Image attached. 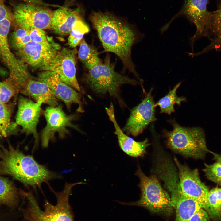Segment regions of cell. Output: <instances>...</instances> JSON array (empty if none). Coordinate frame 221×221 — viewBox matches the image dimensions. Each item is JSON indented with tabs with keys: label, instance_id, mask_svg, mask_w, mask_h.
<instances>
[{
	"label": "cell",
	"instance_id": "1",
	"mask_svg": "<svg viewBox=\"0 0 221 221\" xmlns=\"http://www.w3.org/2000/svg\"><path fill=\"white\" fill-rule=\"evenodd\" d=\"M89 20L97 32L103 51L116 54L122 62L123 71L128 70L143 83L132 60L131 52L133 46L142 40L143 35L125 20L109 13L94 12Z\"/></svg>",
	"mask_w": 221,
	"mask_h": 221
},
{
	"label": "cell",
	"instance_id": "2",
	"mask_svg": "<svg viewBox=\"0 0 221 221\" xmlns=\"http://www.w3.org/2000/svg\"><path fill=\"white\" fill-rule=\"evenodd\" d=\"M0 175L10 176L33 187L60 176L12 145L0 146Z\"/></svg>",
	"mask_w": 221,
	"mask_h": 221
},
{
	"label": "cell",
	"instance_id": "3",
	"mask_svg": "<svg viewBox=\"0 0 221 221\" xmlns=\"http://www.w3.org/2000/svg\"><path fill=\"white\" fill-rule=\"evenodd\" d=\"M110 56L107 55L104 61L88 70L83 80L94 93L102 96L108 94L117 100L121 107L125 106L120 95L123 85H141L138 80L115 71V62H111Z\"/></svg>",
	"mask_w": 221,
	"mask_h": 221
},
{
	"label": "cell",
	"instance_id": "4",
	"mask_svg": "<svg viewBox=\"0 0 221 221\" xmlns=\"http://www.w3.org/2000/svg\"><path fill=\"white\" fill-rule=\"evenodd\" d=\"M83 182L66 183L61 192L53 191L56 198V204L53 205L47 200L44 202V210H41L32 194L22 192L27 200L23 209L24 221H74L73 215L69 203V198L72 187Z\"/></svg>",
	"mask_w": 221,
	"mask_h": 221
},
{
	"label": "cell",
	"instance_id": "5",
	"mask_svg": "<svg viewBox=\"0 0 221 221\" xmlns=\"http://www.w3.org/2000/svg\"><path fill=\"white\" fill-rule=\"evenodd\" d=\"M169 122L172 126V130L164 132L168 147L184 157L204 159L209 150L202 129L182 126L174 120Z\"/></svg>",
	"mask_w": 221,
	"mask_h": 221
},
{
	"label": "cell",
	"instance_id": "6",
	"mask_svg": "<svg viewBox=\"0 0 221 221\" xmlns=\"http://www.w3.org/2000/svg\"><path fill=\"white\" fill-rule=\"evenodd\" d=\"M135 175L140 180L138 185L141 192L139 200L136 202L119 201V203L123 205L142 207L154 213L171 215L174 208L170 196L162 187L157 176L153 173L147 176L139 165Z\"/></svg>",
	"mask_w": 221,
	"mask_h": 221
},
{
	"label": "cell",
	"instance_id": "7",
	"mask_svg": "<svg viewBox=\"0 0 221 221\" xmlns=\"http://www.w3.org/2000/svg\"><path fill=\"white\" fill-rule=\"evenodd\" d=\"M12 18L0 21V57L9 72L7 80L14 85L17 92H20L32 77L25 63L15 56L10 49L8 35Z\"/></svg>",
	"mask_w": 221,
	"mask_h": 221
},
{
	"label": "cell",
	"instance_id": "8",
	"mask_svg": "<svg viewBox=\"0 0 221 221\" xmlns=\"http://www.w3.org/2000/svg\"><path fill=\"white\" fill-rule=\"evenodd\" d=\"M173 160L184 195L197 201L211 217L214 219L217 217L219 212L208 203L207 197L209 189L201 181L198 169H191L187 165L180 163L176 157H174Z\"/></svg>",
	"mask_w": 221,
	"mask_h": 221
},
{
	"label": "cell",
	"instance_id": "9",
	"mask_svg": "<svg viewBox=\"0 0 221 221\" xmlns=\"http://www.w3.org/2000/svg\"><path fill=\"white\" fill-rule=\"evenodd\" d=\"M44 114L46 125L41 134V145L43 148L47 147L49 142L54 140L56 134L61 138H65L69 134V128L82 132L78 126L73 123L78 118V115L75 114H66L60 105L47 107Z\"/></svg>",
	"mask_w": 221,
	"mask_h": 221
},
{
	"label": "cell",
	"instance_id": "10",
	"mask_svg": "<svg viewBox=\"0 0 221 221\" xmlns=\"http://www.w3.org/2000/svg\"><path fill=\"white\" fill-rule=\"evenodd\" d=\"M209 0H184L182 9L169 22L161 28V31H165L175 18L184 16L193 23L196 28L195 34L190 39L191 45L200 37H209L211 12L207 10V6Z\"/></svg>",
	"mask_w": 221,
	"mask_h": 221
},
{
	"label": "cell",
	"instance_id": "11",
	"mask_svg": "<svg viewBox=\"0 0 221 221\" xmlns=\"http://www.w3.org/2000/svg\"><path fill=\"white\" fill-rule=\"evenodd\" d=\"M13 18L19 27L27 29L51 28L53 12L40 5L21 3L14 6Z\"/></svg>",
	"mask_w": 221,
	"mask_h": 221
},
{
	"label": "cell",
	"instance_id": "12",
	"mask_svg": "<svg viewBox=\"0 0 221 221\" xmlns=\"http://www.w3.org/2000/svg\"><path fill=\"white\" fill-rule=\"evenodd\" d=\"M75 49L61 48L47 65L40 69L54 72L61 80L77 91L80 87L76 77V55Z\"/></svg>",
	"mask_w": 221,
	"mask_h": 221
},
{
	"label": "cell",
	"instance_id": "13",
	"mask_svg": "<svg viewBox=\"0 0 221 221\" xmlns=\"http://www.w3.org/2000/svg\"><path fill=\"white\" fill-rule=\"evenodd\" d=\"M152 88L144 99L134 107L126 123L122 129L127 134L137 136L142 133L150 123L156 121L155 103L152 95Z\"/></svg>",
	"mask_w": 221,
	"mask_h": 221
},
{
	"label": "cell",
	"instance_id": "14",
	"mask_svg": "<svg viewBox=\"0 0 221 221\" xmlns=\"http://www.w3.org/2000/svg\"><path fill=\"white\" fill-rule=\"evenodd\" d=\"M60 49L59 44L51 38L46 43L31 41L18 50L17 53L25 64L41 69L51 61Z\"/></svg>",
	"mask_w": 221,
	"mask_h": 221
},
{
	"label": "cell",
	"instance_id": "15",
	"mask_svg": "<svg viewBox=\"0 0 221 221\" xmlns=\"http://www.w3.org/2000/svg\"><path fill=\"white\" fill-rule=\"evenodd\" d=\"M38 80L45 83L54 95L63 102L68 110L71 109L72 105L75 103L78 105V112H84L81 95L62 81L57 74L52 71H43L39 74Z\"/></svg>",
	"mask_w": 221,
	"mask_h": 221
},
{
	"label": "cell",
	"instance_id": "16",
	"mask_svg": "<svg viewBox=\"0 0 221 221\" xmlns=\"http://www.w3.org/2000/svg\"><path fill=\"white\" fill-rule=\"evenodd\" d=\"M41 102H34L21 96L18 100L15 123L22 128V131L27 135L32 134L35 139V146L39 142L37 126L41 111Z\"/></svg>",
	"mask_w": 221,
	"mask_h": 221
},
{
	"label": "cell",
	"instance_id": "17",
	"mask_svg": "<svg viewBox=\"0 0 221 221\" xmlns=\"http://www.w3.org/2000/svg\"><path fill=\"white\" fill-rule=\"evenodd\" d=\"M105 109L110 120L114 125V133L117 136L121 149L131 157H136L143 156L146 153V149L150 145L148 139L146 138L142 141H137L126 134L117 122L113 104L111 103L109 107Z\"/></svg>",
	"mask_w": 221,
	"mask_h": 221
},
{
	"label": "cell",
	"instance_id": "18",
	"mask_svg": "<svg viewBox=\"0 0 221 221\" xmlns=\"http://www.w3.org/2000/svg\"><path fill=\"white\" fill-rule=\"evenodd\" d=\"M81 19L79 8L61 7L53 12L51 28L59 35H66L70 33L76 22Z\"/></svg>",
	"mask_w": 221,
	"mask_h": 221
},
{
	"label": "cell",
	"instance_id": "19",
	"mask_svg": "<svg viewBox=\"0 0 221 221\" xmlns=\"http://www.w3.org/2000/svg\"><path fill=\"white\" fill-rule=\"evenodd\" d=\"M20 93L35 101L41 102L51 107L58 105V99L52 94L48 86L42 81L30 79Z\"/></svg>",
	"mask_w": 221,
	"mask_h": 221
},
{
	"label": "cell",
	"instance_id": "20",
	"mask_svg": "<svg viewBox=\"0 0 221 221\" xmlns=\"http://www.w3.org/2000/svg\"><path fill=\"white\" fill-rule=\"evenodd\" d=\"M171 201L176 211V221H190L192 215L201 208L196 200L185 195Z\"/></svg>",
	"mask_w": 221,
	"mask_h": 221
},
{
	"label": "cell",
	"instance_id": "21",
	"mask_svg": "<svg viewBox=\"0 0 221 221\" xmlns=\"http://www.w3.org/2000/svg\"><path fill=\"white\" fill-rule=\"evenodd\" d=\"M211 35L213 37L211 43L199 52L200 54L213 49H221V0L218 3L217 10L211 12L209 37Z\"/></svg>",
	"mask_w": 221,
	"mask_h": 221
},
{
	"label": "cell",
	"instance_id": "22",
	"mask_svg": "<svg viewBox=\"0 0 221 221\" xmlns=\"http://www.w3.org/2000/svg\"><path fill=\"white\" fill-rule=\"evenodd\" d=\"M79 45L78 57L88 70L102 62L97 49L93 45L88 44L83 38Z\"/></svg>",
	"mask_w": 221,
	"mask_h": 221
},
{
	"label": "cell",
	"instance_id": "23",
	"mask_svg": "<svg viewBox=\"0 0 221 221\" xmlns=\"http://www.w3.org/2000/svg\"><path fill=\"white\" fill-rule=\"evenodd\" d=\"M181 83V82H180L176 84L166 95L155 103V106H159L160 108V113L170 115L175 111L174 106L175 104L180 105L182 102L186 100L185 97H179L176 94L177 90Z\"/></svg>",
	"mask_w": 221,
	"mask_h": 221
},
{
	"label": "cell",
	"instance_id": "24",
	"mask_svg": "<svg viewBox=\"0 0 221 221\" xmlns=\"http://www.w3.org/2000/svg\"><path fill=\"white\" fill-rule=\"evenodd\" d=\"M18 196L17 189L12 183L0 176V204L13 206L17 204Z\"/></svg>",
	"mask_w": 221,
	"mask_h": 221
},
{
	"label": "cell",
	"instance_id": "25",
	"mask_svg": "<svg viewBox=\"0 0 221 221\" xmlns=\"http://www.w3.org/2000/svg\"><path fill=\"white\" fill-rule=\"evenodd\" d=\"M11 110L6 103H0V136L6 137L17 133V125L10 121Z\"/></svg>",
	"mask_w": 221,
	"mask_h": 221
},
{
	"label": "cell",
	"instance_id": "26",
	"mask_svg": "<svg viewBox=\"0 0 221 221\" xmlns=\"http://www.w3.org/2000/svg\"><path fill=\"white\" fill-rule=\"evenodd\" d=\"M89 31V27L83 19L78 21L69 33L68 39L69 45L72 48H75L79 44L84 35Z\"/></svg>",
	"mask_w": 221,
	"mask_h": 221
},
{
	"label": "cell",
	"instance_id": "27",
	"mask_svg": "<svg viewBox=\"0 0 221 221\" xmlns=\"http://www.w3.org/2000/svg\"><path fill=\"white\" fill-rule=\"evenodd\" d=\"M19 27L13 32L11 37L12 47L17 51L31 41L29 30Z\"/></svg>",
	"mask_w": 221,
	"mask_h": 221
},
{
	"label": "cell",
	"instance_id": "28",
	"mask_svg": "<svg viewBox=\"0 0 221 221\" xmlns=\"http://www.w3.org/2000/svg\"><path fill=\"white\" fill-rule=\"evenodd\" d=\"M203 171L209 180L221 185V164L216 162L212 164L204 163Z\"/></svg>",
	"mask_w": 221,
	"mask_h": 221
},
{
	"label": "cell",
	"instance_id": "29",
	"mask_svg": "<svg viewBox=\"0 0 221 221\" xmlns=\"http://www.w3.org/2000/svg\"><path fill=\"white\" fill-rule=\"evenodd\" d=\"M17 93L15 87L10 82L0 81V103H6Z\"/></svg>",
	"mask_w": 221,
	"mask_h": 221
},
{
	"label": "cell",
	"instance_id": "30",
	"mask_svg": "<svg viewBox=\"0 0 221 221\" xmlns=\"http://www.w3.org/2000/svg\"><path fill=\"white\" fill-rule=\"evenodd\" d=\"M207 199L209 205L221 214V188L216 187L209 191Z\"/></svg>",
	"mask_w": 221,
	"mask_h": 221
},
{
	"label": "cell",
	"instance_id": "31",
	"mask_svg": "<svg viewBox=\"0 0 221 221\" xmlns=\"http://www.w3.org/2000/svg\"><path fill=\"white\" fill-rule=\"evenodd\" d=\"M28 30L31 41L46 43L49 42L52 38L48 37L43 30L37 28Z\"/></svg>",
	"mask_w": 221,
	"mask_h": 221
},
{
	"label": "cell",
	"instance_id": "32",
	"mask_svg": "<svg viewBox=\"0 0 221 221\" xmlns=\"http://www.w3.org/2000/svg\"><path fill=\"white\" fill-rule=\"evenodd\" d=\"M207 213L201 208L196 211L191 217L190 221H209Z\"/></svg>",
	"mask_w": 221,
	"mask_h": 221
},
{
	"label": "cell",
	"instance_id": "33",
	"mask_svg": "<svg viewBox=\"0 0 221 221\" xmlns=\"http://www.w3.org/2000/svg\"><path fill=\"white\" fill-rule=\"evenodd\" d=\"M10 18H13V14L5 5L3 0H0V21Z\"/></svg>",
	"mask_w": 221,
	"mask_h": 221
},
{
	"label": "cell",
	"instance_id": "34",
	"mask_svg": "<svg viewBox=\"0 0 221 221\" xmlns=\"http://www.w3.org/2000/svg\"><path fill=\"white\" fill-rule=\"evenodd\" d=\"M209 152L212 155L214 160L216 162H219L221 164V153L218 154L209 150Z\"/></svg>",
	"mask_w": 221,
	"mask_h": 221
},
{
	"label": "cell",
	"instance_id": "35",
	"mask_svg": "<svg viewBox=\"0 0 221 221\" xmlns=\"http://www.w3.org/2000/svg\"><path fill=\"white\" fill-rule=\"evenodd\" d=\"M6 74V72L2 68H0V75H5Z\"/></svg>",
	"mask_w": 221,
	"mask_h": 221
},
{
	"label": "cell",
	"instance_id": "36",
	"mask_svg": "<svg viewBox=\"0 0 221 221\" xmlns=\"http://www.w3.org/2000/svg\"></svg>",
	"mask_w": 221,
	"mask_h": 221
}]
</instances>
